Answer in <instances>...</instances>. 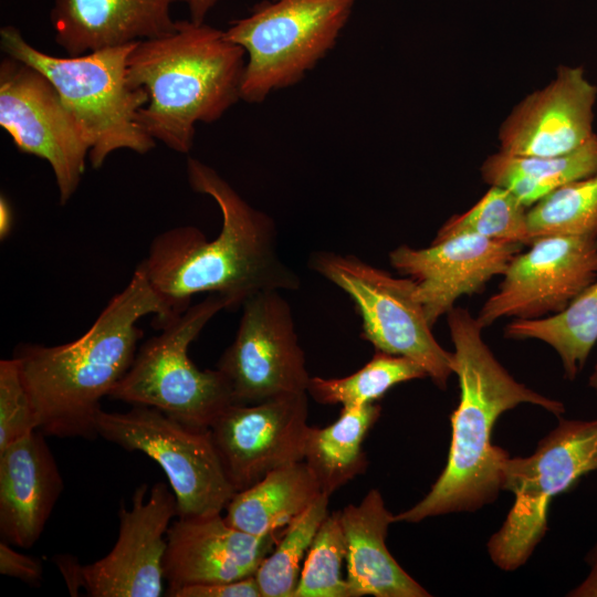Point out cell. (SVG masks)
<instances>
[{
    "label": "cell",
    "mask_w": 597,
    "mask_h": 597,
    "mask_svg": "<svg viewBox=\"0 0 597 597\" xmlns=\"http://www.w3.org/2000/svg\"><path fill=\"white\" fill-rule=\"evenodd\" d=\"M187 178L193 191L216 201L222 224L212 239L180 226L151 241L138 266L170 313L186 311L202 293L221 296L227 311H237L262 291H297L301 279L280 256L273 219L199 159H187Z\"/></svg>",
    "instance_id": "cell-1"
},
{
    "label": "cell",
    "mask_w": 597,
    "mask_h": 597,
    "mask_svg": "<svg viewBox=\"0 0 597 597\" xmlns=\"http://www.w3.org/2000/svg\"><path fill=\"white\" fill-rule=\"evenodd\" d=\"M172 316L137 265L128 284L114 295L77 339L57 346L21 344L13 353L38 420V430L60 438H96L101 400L130 368L143 331ZM175 315V314H174Z\"/></svg>",
    "instance_id": "cell-2"
},
{
    "label": "cell",
    "mask_w": 597,
    "mask_h": 597,
    "mask_svg": "<svg viewBox=\"0 0 597 597\" xmlns=\"http://www.w3.org/2000/svg\"><path fill=\"white\" fill-rule=\"evenodd\" d=\"M454 346L453 373L460 400L450 416L452 437L447 464L426 496L395 515V522L418 523L454 512H473L495 500L502 490L509 453L492 444L496 419L520 404H533L561 416L565 406L515 380L482 338L483 328L469 310L447 313Z\"/></svg>",
    "instance_id": "cell-3"
},
{
    "label": "cell",
    "mask_w": 597,
    "mask_h": 597,
    "mask_svg": "<svg viewBox=\"0 0 597 597\" xmlns=\"http://www.w3.org/2000/svg\"><path fill=\"white\" fill-rule=\"evenodd\" d=\"M244 49L205 22L176 21L166 35L137 42L127 57L133 87L148 93L140 127L169 149L188 154L197 123L210 124L241 100Z\"/></svg>",
    "instance_id": "cell-4"
},
{
    "label": "cell",
    "mask_w": 597,
    "mask_h": 597,
    "mask_svg": "<svg viewBox=\"0 0 597 597\" xmlns=\"http://www.w3.org/2000/svg\"><path fill=\"white\" fill-rule=\"evenodd\" d=\"M136 43L59 57L31 45L13 25L0 30L4 54L40 70L54 84L90 143L88 160L95 169L116 150L144 155L156 146L137 119L148 93L133 87L127 77V57Z\"/></svg>",
    "instance_id": "cell-5"
},
{
    "label": "cell",
    "mask_w": 597,
    "mask_h": 597,
    "mask_svg": "<svg viewBox=\"0 0 597 597\" xmlns=\"http://www.w3.org/2000/svg\"><path fill=\"white\" fill-rule=\"evenodd\" d=\"M227 302L217 294L191 304L154 326L160 334L147 339L111 391L113 399L156 408L197 429H209L233 404L230 385L219 369H199L188 356L190 344Z\"/></svg>",
    "instance_id": "cell-6"
},
{
    "label": "cell",
    "mask_w": 597,
    "mask_h": 597,
    "mask_svg": "<svg viewBox=\"0 0 597 597\" xmlns=\"http://www.w3.org/2000/svg\"><path fill=\"white\" fill-rule=\"evenodd\" d=\"M355 0H264L224 31L247 53L241 100L262 103L269 94L303 80L335 46Z\"/></svg>",
    "instance_id": "cell-7"
},
{
    "label": "cell",
    "mask_w": 597,
    "mask_h": 597,
    "mask_svg": "<svg viewBox=\"0 0 597 597\" xmlns=\"http://www.w3.org/2000/svg\"><path fill=\"white\" fill-rule=\"evenodd\" d=\"M597 470V419L561 420L526 458L506 460L502 490L515 501L488 542L493 563L503 570L524 565L547 531L552 499Z\"/></svg>",
    "instance_id": "cell-8"
},
{
    "label": "cell",
    "mask_w": 597,
    "mask_h": 597,
    "mask_svg": "<svg viewBox=\"0 0 597 597\" xmlns=\"http://www.w3.org/2000/svg\"><path fill=\"white\" fill-rule=\"evenodd\" d=\"M308 266L343 290L362 317V338L376 350L407 357L444 389L453 373V354L434 338L410 277L390 273L354 254L316 251Z\"/></svg>",
    "instance_id": "cell-9"
},
{
    "label": "cell",
    "mask_w": 597,
    "mask_h": 597,
    "mask_svg": "<svg viewBox=\"0 0 597 597\" xmlns=\"http://www.w3.org/2000/svg\"><path fill=\"white\" fill-rule=\"evenodd\" d=\"M97 434L127 451H139L165 472L177 516L219 514L235 494L209 429L186 426L163 411L134 405L125 412L101 410Z\"/></svg>",
    "instance_id": "cell-10"
},
{
    "label": "cell",
    "mask_w": 597,
    "mask_h": 597,
    "mask_svg": "<svg viewBox=\"0 0 597 597\" xmlns=\"http://www.w3.org/2000/svg\"><path fill=\"white\" fill-rule=\"evenodd\" d=\"M0 126L21 153L49 163L59 202L66 205L85 171L90 143L51 80L9 55L0 63Z\"/></svg>",
    "instance_id": "cell-11"
},
{
    "label": "cell",
    "mask_w": 597,
    "mask_h": 597,
    "mask_svg": "<svg viewBox=\"0 0 597 597\" xmlns=\"http://www.w3.org/2000/svg\"><path fill=\"white\" fill-rule=\"evenodd\" d=\"M175 493L158 482L138 485L132 507L118 511V536L103 558L81 565L66 563L63 577L71 593L84 588L92 597H159L164 591L167 531L177 516Z\"/></svg>",
    "instance_id": "cell-12"
},
{
    "label": "cell",
    "mask_w": 597,
    "mask_h": 597,
    "mask_svg": "<svg viewBox=\"0 0 597 597\" xmlns=\"http://www.w3.org/2000/svg\"><path fill=\"white\" fill-rule=\"evenodd\" d=\"M233 404L253 405L304 392L311 376L289 302L280 291H262L242 305L235 337L217 363Z\"/></svg>",
    "instance_id": "cell-13"
},
{
    "label": "cell",
    "mask_w": 597,
    "mask_h": 597,
    "mask_svg": "<svg viewBox=\"0 0 597 597\" xmlns=\"http://www.w3.org/2000/svg\"><path fill=\"white\" fill-rule=\"evenodd\" d=\"M510 262L498 291L480 310L484 329L501 318L557 314L597 279V238L546 235Z\"/></svg>",
    "instance_id": "cell-14"
},
{
    "label": "cell",
    "mask_w": 597,
    "mask_h": 597,
    "mask_svg": "<svg viewBox=\"0 0 597 597\" xmlns=\"http://www.w3.org/2000/svg\"><path fill=\"white\" fill-rule=\"evenodd\" d=\"M308 394L282 395L253 405L231 404L209 428L237 492L269 472L304 460Z\"/></svg>",
    "instance_id": "cell-15"
},
{
    "label": "cell",
    "mask_w": 597,
    "mask_h": 597,
    "mask_svg": "<svg viewBox=\"0 0 597 597\" xmlns=\"http://www.w3.org/2000/svg\"><path fill=\"white\" fill-rule=\"evenodd\" d=\"M523 247L461 234L433 240L422 249L401 244L389 253V262L413 280L416 297L433 326L462 295L479 293L492 277L503 275Z\"/></svg>",
    "instance_id": "cell-16"
},
{
    "label": "cell",
    "mask_w": 597,
    "mask_h": 597,
    "mask_svg": "<svg viewBox=\"0 0 597 597\" xmlns=\"http://www.w3.org/2000/svg\"><path fill=\"white\" fill-rule=\"evenodd\" d=\"M596 97L583 67L561 65L554 80L523 98L502 123L500 151L544 157L577 149L595 134Z\"/></svg>",
    "instance_id": "cell-17"
},
{
    "label": "cell",
    "mask_w": 597,
    "mask_h": 597,
    "mask_svg": "<svg viewBox=\"0 0 597 597\" xmlns=\"http://www.w3.org/2000/svg\"><path fill=\"white\" fill-rule=\"evenodd\" d=\"M282 533V532H281ZM281 533L255 536L219 514L178 517L167 531V596L180 587L242 579L255 574Z\"/></svg>",
    "instance_id": "cell-18"
},
{
    "label": "cell",
    "mask_w": 597,
    "mask_h": 597,
    "mask_svg": "<svg viewBox=\"0 0 597 597\" xmlns=\"http://www.w3.org/2000/svg\"><path fill=\"white\" fill-rule=\"evenodd\" d=\"M64 489L44 433L34 430L0 451V533L30 548L40 538Z\"/></svg>",
    "instance_id": "cell-19"
},
{
    "label": "cell",
    "mask_w": 597,
    "mask_h": 597,
    "mask_svg": "<svg viewBox=\"0 0 597 597\" xmlns=\"http://www.w3.org/2000/svg\"><path fill=\"white\" fill-rule=\"evenodd\" d=\"M182 0H53L54 40L67 54L127 45L175 30L171 6Z\"/></svg>",
    "instance_id": "cell-20"
},
{
    "label": "cell",
    "mask_w": 597,
    "mask_h": 597,
    "mask_svg": "<svg viewBox=\"0 0 597 597\" xmlns=\"http://www.w3.org/2000/svg\"><path fill=\"white\" fill-rule=\"evenodd\" d=\"M346 543V580L353 597H429L394 558L386 545L388 527L395 515L386 507L377 489H371L359 504L341 511Z\"/></svg>",
    "instance_id": "cell-21"
},
{
    "label": "cell",
    "mask_w": 597,
    "mask_h": 597,
    "mask_svg": "<svg viewBox=\"0 0 597 597\" xmlns=\"http://www.w3.org/2000/svg\"><path fill=\"white\" fill-rule=\"evenodd\" d=\"M322 494L305 461L293 462L235 492L224 509V519L231 526L255 536L280 533Z\"/></svg>",
    "instance_id": "cell-22"
},
{
    "label": "cell",
    "mask_w": 597,
    "mask_h": 597,
    "mask_svg": "<svg viewBox=\"0 0 597 597\" xmlns=\"http://www.w3.org/2000/svg\"><path fill=\"white\" fill-rule=\"evenodd\" d=\"M377 402L342 407L338 419L324 428L308 429L304 460L323 494L331 496L350 480L366 472L368 460L363 441L378 420Z\"/></svg>",
    "instance_id": "cell-23"
},
{
    "label": "cell",
    "mask_w": 597,
    "mask_h": 597,
    "mask_svg": "<svg viewBox=\"0 0 597 597\" xmlns=\"http://www.w3.org/2000/svg\"><path fill=\"white\" fill-rule=\"evenodd\" d=\"M597 171V135L559 156H514L496 153L481 167L483 180L511 191L530 208L554 190Z\"/></svg>",
    "instance_id": "cell-24"
},
{
    "label": "cell",
    "mask_w": 597,
    "mask_h": 597,
    "mask_svg": "<svg viewBox=\"0 0 597 597\" xmlns=\"http://www.w3.org/2000/svg\"><path fill=\"white\" fill-rule=\"evenodd\" d=\"M504 337L549 345L562 360L565 377L574 380L597 342V279L557 314L513 320L505 326Z\"/></svg>",
    "instance_id": "cell-25"
},
{
    "label": "cell",
    "mask_w": 597,
    "mask_h": 597,
    "mask_svg": "<svg viewBox=\"0 0 597 597\" xmlns=\"http://www.w3.org/2000/svg\"><path fill=\"white\" fill-rule=\"evenodd\" d=\"M427 377L426 370L416 362L376 350L366 365L349 376L311 377L306 391L322 405L354 407L376 402L397 384Z\"/></svg>",
    "instance_id": "cell-26"
},
{
    "label": "cell",
    "mask_w": 597,
    "mask_h": 597,
    "mask_svg": "<svg viewBox=\"0 0 597 597\" xmlns=\"http://www.w3.org/2000/svg\"><path fill=\"white\" fill-rule=\"evenodd\" d=\"M328 500L329 496L322 494L281 533L274 548L254 574L262 597L294 596L301 563L328 514Z\"/></svg>",
    "instance_id": "cell-27"
},
{
    "label": "cell",
    "mask_w": 597,
    "mask_h": 597,
    "mask_svg": "<svg viewBox=\"0 0 597 597\" xmlns=\"http://www.w3.org/2000/svg\"><path fill=\"white\" fill-rule=\"evenodd\" d=\"M527 224L533 241L546 235L597 238V171L531 206Z\"/></svg>",
    "instance_id": "cell-28"
},
{
    "label": "cell",
    "mask_w": 597,
    "mask_h": 597,
    "mask_svg": "<svg viewBox=\"0 0 597 597\" xmlns=\"http://www.w3.org/2000/svg\"><path fill=\"white\" fill-rule=\"evenodd\" d=\"M525 207L511 191L491 186L486 193L469 210L449 218L433 240L472 234L490 240L530 245L533 239L527 224Z\"/></svg>",
    "instance_id": "cell-29"
},
{
    "label": "cell",
    "mask_w": 597,
    "mask_h": 597,
    "mask_svg": "<svg viewBox=\"0 0 597 597\" xmlns=\"http://www.w3.org/2000/svg\"><path fill=\"white\" fill-rule=\"evenodd\" d=\"M345 557L341 511L328 513L307 551L293 597H353L342 576Z\"/></svg>",
    "instance_id": "cell-30"
},
{
    "label": "cell",
    "mask_w": 597,
    "mask_h": 597,
    "mask_svg": "<svg viewBox=\"0 0 597 597\" xmlns=\"http://www.w3.org/2000/svg\"><path fill=\"white\" fill-rule=\"evenodd\" d=\"M38 430V420L15 359L0 360V451Z\"/></svg>",
    "instance_id": "cell-31"
},
{
    "label": "cell",
    "mask_w": 597,
    "mask_h": 597,
    "mask_svg": "<svg viewBox=\"0 0 597 597\" xmlns=\"http://www.w3.org/2000/svg\"><path fill=\"white\" fill-rule=\"evenodd\" d=\"M171 597H262L255 576L232 582L187 585Z\"/></svg>",
    "instance_id": "cell-32"
},
{
    "label": "cell",
    "mask_w": 597,
    "mask_h": 597,
    "mask_svg": "<svg viewBox=\"0 0 597 597\" xmlns=\"http://www.w3.org/2000/svg\"><path fill=\"white\" fill-rule=\"evenodd\" d=\"M6 541L0 542V573L18 578L29 585L41 582L43 566L38 558L24 555L12 548Z\"/></svg>",
    "instance_id": "cell-33"
},
{
    "label": "cell",
    "mask_w": 597,
    "mask_h": 597,
    "mask_svg": "<svg viewBox=\"0 0 597 597\" xmlns=\"http://www.w3.org/2000/svg\"><path fill=\"white\" fill-rule=\"evenodd\" d=\"M589 573L586 578L568 596L573 597H597V544L586 556Z\"/></svg>",
    "instance_id": "cell-34"
},
{
    "label": "cell",
    "mask_w": 597,
    "mask_h": 597,
    "mask_svg": "<svg viewBox=\"0 0 597 597\" xmlns=\"http://www.w3.org/2000/svg\"><path fill=\"white\" fill-rule=\"evenodd\" d=\"M220 0H182L187 4L190 20L197 23L205 22L206 17Z\"/></svg>",
    "instance_id": "cell-35"
},
{
    "label": "cell",
    "mask_w": 597,
    "mask_h": 597,
    "mask_svg": "<svg viewBox=\"0 0 597 597\" xmlns=\"http://www.w3.org/2000/svg\"><path fill=\"white\" fill-rule=\"evenodd\" d=\"M12 207L3 195L0 197V239L6 240L11 233L13 227Z\"/></svg>",
    "instance_id": "cell-36"
},
{
    "label": "cell",
    "mask_w": 597,
    "mask_h": 597,
    "mask_svg": "<svg viewBox=\"0 0 597 597\" xmlns=\"http://www.w3.org/2000/svg\"><path fill=\"white\" fill-rule=\"evenodd\" d=\"M589 385L594 389L596 397H597V375L593 374L589 377Z\"/></svg>",
    "instance_id": "cell-37"
},
{
    "label": "cell",
    "mask_w": 597,
    "mask_h": 597,
    "mask_svg": "<svg viewBox=\"0 0 597 597\" xmlns=\"http://www.w3.org/2000/svg\"><path fill=\"white\" fill-rule=\"evenodd\" d=\"M595 375H597V362H596V365H595V371H594Z\"/></svg>",
    "instance_id": "cell-38"
}]
</instances>
